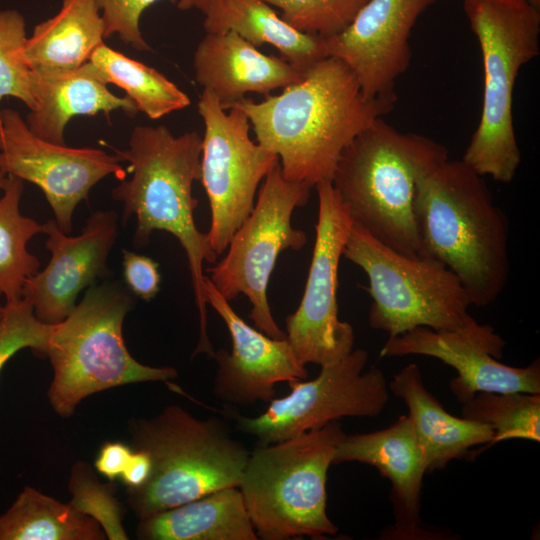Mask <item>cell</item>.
<instances>
[{"instance_id": "obj_5", "label": "cell", "mask_w": 540, "mask_h": 540, "mask_svg": "<svg viewBox=\"0 0 540 540\" xmlns=\"http://www.w3.org/2000/svg\"><path fill=\"white\" fill-rule=\"evenodd\" d=\"M133 448L151 460L148 480L127 490L139 520L215 490L239 486L250 452L224 421L199 419L177 405L129 424Z\"/></svg>"}, {"instance_id": "obj_19", "label": "cell", "mask_w": 540, "mask_h": 540, "mask_svg": "<svg viewBox=\"0 0 540 540\" xmlns=\"http://www.w3.org/2000/svg\"><path fill=\"white\" fill-rule=\"evenodd\" d=\"M359 462L375 467L391 483L396 536H418L421 531V489L427 464L407 415L387 428L345 435L332 465Z\"/></svg>"}, {"instance_id": "obj_20", "label": "cell", "mask_w": 540, "mask_h": 540, "mask_svg": "<svg viewBox=\"0 0 540 540\" xmlns=\"http://www.w3.org/2000/svg\"><path fill=\"white\" fill-rule=\"evenodd\" d=\"M196 82L227 110L247 93L271 91L299 82L305 72L283 58L265 55L234 31L207 33L194 52Z\"/></svg>"}, {"instance_id": "obj_1", "label": "cell", "mask_w": 540, "mask_h": 540, "mask_svg": "<svg viewBox=\"0 0 540 540\" xmlns=\"http://www.w3.org/2000/svg\"><path fill=\"white\" fill-rule=\"evenodd\" d=\"M395 102L366 98L352 71L326 57L280 94L234 105L247 115L257 143L279 158L283 177L313 188L332 181L344 149Z\"/></svg>"}, {"instance_id": "obj_24", "label": "cell", "mask_w": 540, "mask_h": 540, "mask_svg": "<svg viewBox=\"0 0 540 540\" xmlns=\"http://www.w3.org/2000/svg\"><path fill=\"white\" fill-rule=\"evenodd\" d=\"M204 16L205 32L234 31L256 48L271 45L299 71L327 57L325 38L297 30L264 0H219Z\"/></svg>"}, {"instance_id": "obj_35", "label": "cell", "mask_w": 540, "mask_h": 540, "mask_svg": "<svg viewBox=\"0 0 540 540\" xmlns=\"http://www.w3.org/2000/svg\"><path fill=\"white\" fill-rule=\"evenodd\" d=\"M122 256L123 276L131 293L144 301L152 300L160 286L158 263L126 249L122 250Z\"/></svg>"}, {"instance_id": "obj_39", "label": "cell", "mask_w": 540, "mask_h": 540, "mask_svg": "<svg viewBox=\"0 0 540 540\" xmlns=\"http://www.w3.org/2000/svg\"><path fill=\"white\" fill-rule=\"evenodd\" d=\"M7 179V174L0 169V190L3 189Z\"/></svg>"}, {"instance_id": "obj_31", "label": "cell", "mask_w": 540, "mask_h": 540, "mask_svg": "<svg viewBox=\"0 0 540 540\" xmlns=\"http://www.w3.org/2000/svg\"><path fill=\"white\" fill-rule=\"evenodd\" d=\"M299 31L329 38L341 33L369 0H264Z\"/></svg>"}, {"instance_id": "obj_15", "label": "cell", "mask_w": 540, "mask_h": 540, "mask_svg": "<svg viewBox=\"0 0 540 540\" xmlns=\"http://www.w3.org/2000/svg\"><path fill=\"white\" fill-rule=\"evenodd\" d=\"M506 342L488 324L463 331L416 327L388 338L381 357L422 355L436 358L457 372L449 388L460 403L480 392L540 393V361L525 367L499 362Z\"/></svg>"}, {"instance_id": "obj_3", "label": "cell", "mask_w": 540, "mask_h": 540, "mask_svg": "<svg viewBox=\"0 0 540 540\" xmlns=\"http://www.w3.org/2000/svg\"><path fill=\"white\" fill-rule=\"evenodd\" d=\"M120 161L129 163L130 179L112 189L122 203V224L134 215L137 220L133 242L148 244L153 231L175 236L185 250L196 304L200 315V339L196 353L213 352L207 336L206 300L203 292V263H215L207 233L198 230L194 210L193 183L201 179L202 137L196 132L174 136L165 126H136L125 150L113 148Z\"/></svg>"}, {"instance_id": "obj_34", "label": "cell", "mask_w": 540, "mask_h": 540, "mask_svg": "<svg viewBox=\"0 0 540 540\" xmlns=\"http://www.w3.org/2000/svg\"><path fill=\"white\" fill-rule=\"evenodd\" d=\"M105 23V37L117 34L124 44L147 52L152 51L140 30L143 12L161 0H94ZM173 4L177 0H168Z\"/></svg>"}, {"instance_id": "obj_9", "label": "cell", "mask_w": 540, "mask_h": 540, "mask_svg": "<svg viewBox=\"0 0 540 540\" xmlns=\"http://www.w3.org/2000/svg\"><path fill=\"white\" fill-rule=\"evenodd\" d=\"M343 256L367 275L369 326L388 338L416 327L463 331L479 324L468 313L472 303L462 283L437 259L399 253L354 224Z\"/></svg>"}, {"instance_id": "obj_40", "label": "cell", "mask_w": 540, "mask_h": 540, "mask_svg": "<svg viewBox=\"0 0 540 540\" xmlns=\"http://www.w3.org/2000/svg\"><path fill=\"white\" fill-rule=\"evenodd\" d=\"M529 4H531L536 9L540 10V0H526Z\"/></svg>"}, {"instance_id": "obj_22", "label": "cell", "mask_w": 540, "mask_h": 540, "mask_svg": "<svg viewBox=\"0 0 540 540\" xmlns=\"http://www.w3.org/2000/svg\"><path fill=\"white\" fill-rule=\"evenodd\" d=\"M388 388L408 407L407 417L423 450L428 473L466 457L476 446H490L494 437L491 427L448 413L424 385L417 364L403 367Z\"/></svg>"}, {"instance_id": "obj_10", "label": "cell", "mask_w": 540, "mask_h": 540, "mask_svg": "<svg viewBox=\"0 0 540 540\" xmlns=\"http://www.w3.org/2000/svg\"><path fill=\"white\" fill-rule=\"evenodd\" d=\"M312 188L286 180L279 159L258 192L253 210L234 233L224 258L206 268L214 287L228 301L244 294L256 328L274 339L286 338L276 324L267 299L270 276L280 253L300 250L307 242L304 231L291 225L295 208L305 206Z\"/></svg>"}, {"instance_id": "obj_33", "label": "cell", "mask_w": 540, "mask_h": 540, "mask_svg": "<svg viewBox=\"0 0 540 540\" xmlns=\"http://www.w3.org/2000/svg\"><path fill=\"white\" fill-rule=\"evenodd\" d=\"M53 325L38 320L31 304L21 298L5 302L0 322V372L5 363L22 349L45 356Z\"/></svg>"}, {"instance_id": "obj_21", "label": "cell", "mask_w": 540, "mask_h": 540, "mask_svg": "<svg viewBox=\"0 0 540 540\" xmlns=\"http://www.w3.org/2000/svg\"><path fill=\"white\" fill-rule=\"evenodd\" d=\"M30 80L36 104L25 121L34 134L53 143L65 144V128L73 117L109 115L115 110L134 117L139 112L129 97L107 88L90 61L70 71L30 70Z\"/></svg>"}, {"instance_id": "obj_2", "label": "cell", "mask_w": 540, "mask_h": 540, "mask_svg": "<svg viewBox=\"0 0 540 540\" xmlns=\"http://www.w3.org/2000/svg\"><path fill=\"white\" fill-rule=\"evenodd\" d=\"M483 177L447 159L418 179L414 199L420 256L446 265L476 307L501 295L510 271L508 220Z\"/></svg>"}, {"instance_id": "obj_41", "label": "cell", "mask_w": 540, "mask_h": 540, "mask_svg": "<svg viewBox=\"0 0 540 540\" xmlns=\"http://www.w3.org/2000/svg\"><path fill=\"white\" fill-rule=\"evenodd\" d=\"M4 307H5V302L2 303L1 300H0V322H1L3 314H4Z\"/></svg>"}, {"instance_id": "obj_23", "label": "cell", "mask_w": 540, "mask_h": 540, "mask_svg": "<svg viewBox=\"0 0 540 540\" xmlns=\"http://www.w3.org/2000/svg\"><path fill=\"white\" fill-rule=\"evenodd\" d=\"M147 540H257L238 486L225 487L141 519Z\"/></svg>"}, {"instance_id": "obj_7", "label": "cell", "mask_w": 540, "mask_h": 540, "mask_svg": "<svg viewBox=\"0 0 540 540\" xmlns=\"http://www.w3.org/2000/svg\"><path fill=\"white\" fill-rule=\"evenodd\" d=\"M345 435L333 421L250 452L238 487L258 539H323L337 533L327 514L326 482Z\"/></svg>"}, {"instance_id": "obj_13", "label": "cell", "mask_w": 540, "mask_h": 540, "mask_svg": "<svg viewBox=\"0 0 540 540\" xmlns=\"http://www.w3.org/2000/svg\"><path fill=\"white\" fill-rule=\"evenodd\" d=\"M318 219L305 290L285 320L286 339L304 366L333 363L353 350V327L338 317V268L353 221L329 181L315 186Z\"/></svg>"}, {"instance_id": "obj_37", "label": "cell", "mask_w": 540, "mask_h": 540, "mask_svg": "<svg viewBox=\"0 0 540 540\" xmlns=\"http://www.w3.org/2000/svg\"><path fill=\"white\" fill-rule=\"evenodd\" d=\"M150 472L151 460L149 455L141 449L133 448V452L119 478L127 487V490H133L145 484Z\"/></svg>"}, {"instance_id": "obj_32", "label": "cell", "mask_w": 540, "mask_h": 540, "mask_svg": "<svg viewBox=\"0 0 540 540\" xmlns=\"http://www.w3.org/2000/svg\"><path fill=\"white\" fill-rule=\"evenodd\" d=\"M69 491L72 494L70 504L96 520L108 539H128L122 525L123 510L114 497L112 481L100 483L87 463L77 462L71 470Z\"/></svg>"}, {"instance_id": "obj_8", "label": "cell", "mask_w": 540, "mask_h": 540, "mask_svg": "<svg viewBox=\"0 0 540 540\" xmlns=\"http://www.w3.org/2000/svg\"><path fill=\"white\" fill-rule=\"evenodd\" d=\"M132 305L118 282L93 284L72 312L53 325L45 354L53 368L48 397L61 417H70L91 394L178 376L173 367L147 366L130 355L122 326Z\"/></svg>"}, {"instance_id": "obj_28", "label": "cell", "mask_w": 540, "mask_h": 540, "mask_svg": "<svg viewBox=\"0 0 540 540\" xmlns=\"http://www.w3.org/2000/svg\"><path fill=\"white\" fill-rule=\"evenodd\" d=\"M23 189V180L7 175L0 198V296L5 302L21 299L26 281L40 268L27 245L43 233V225L21 213Z\"/></svg>"}, {"instance_id": "obj_30", "label": "cell", "mask_w": 540, "mask_h": 540, "mask_svg": "<svg viewBox=\"0 0 540 540\" xmlns=\"http://www.w3.org/2000/svg\"><path fill=\"white\" fill-rule=\"evenodd\" d=\"M27 38L24 16L14 9L0 10V102L14 97L32 110L36 103L24 57Z\"/></svg>"}, {"instance_id": "obj_18", "label": "cell", "mask_w": 540, "mask_h": 540, "mask_svg": "<svg viewBox=\"0 0 540 540\" xmlns=\"http://www.w3.org/2000/svg\"><path fill=\"white\" fill-rule=\"evenodd\" d=\"M203 292L226 324L232 340V350L214 352L218 369L213 382V394L221 402L251 405L270 402L275 398V385L303 380L308 372L295 357L286 338L274 339L249 326L204 277Z\"/></svg>"}, {"instance_id": "obj_12", "label": "cell", "mask_w": 540, "mask_h": 540, "mask_svg": "<svg viewBox=\"0 0 540 540\" xmlns=\"http://www.w3.org/2000/svg\"><path fill=\"white\" fill-rule=\"evenodd\" d=\"M197 108L204 123L200 181L211 210L207 237L219 256L253 210L257 188L279 158L252 141L250 121L238 106L226 113L203 89Z\"/></svg>"}, {"instance_id": "obj_16", "label": "cell", "mask_w": 540, "mask_h": 540, "mask_svg": "<svg viewBox=\"0 0 540 540\" xmlns=\"http://www.w3.org/2000/svg\"><path fill=\"white\" fill-rule=\"evenodd\" d=\"M436 1L369 0L345 30L324 39L326 56L352 71L366 98L396 101V82L412 58L411 32Z\"/></svg>"}, {"instance_id": "obj_26", "label": "cell", "mask_w": 540, "mask_h": 540, "mask_svg": "<svg viewBox=\"0 0 540 540\" xmlns=\"http://www.w3.org/2000/svg\"><path fill=\"white\" fill-rule=\"evenodd\" d=\"M92 517L35 488L25 487L0 516V540H104Z\"/></svg>"}, {"instance_id": "obj_38", "label": "cell", "mask_w": 540, "mask_h": 540, "mask_svg": "<svg viewBox=\"0 0 540 540\" xmlns=\"http://www.w3.org/2000/svg\"><path fill=\"white\" fill-rule=\"evenodd\" d=\"M219 0H177V7L180 10L197 9L203 14Z\"/></svg>"}, {"instance_id": "obj_14", "label": "cell", "mask_w": 540, "mask_h": 540, "mask_svg": "<svg viewBox=\"0 0 540 540\" xmlns=\"http://www.w3.org/2000/svg\"><path fill=\"white\" fill-rule=\"evenodd\" d=\"M0 169L38 186L57 225L67 234L72 231L76 207L99 181L109 175L121 181L127 175L116 155L42 139L11 108H0Z\"/></svg>"}, {"instance_id": "obj_25", "label": "cell", "mask_w": 540, "mask_h": 540, "mask_svg": "<svg viewBox=\"0 0 540 540\" xmlns=\"http://www.w3.org/2000/svg\"><path fill=\"white\" fill-rule=\"evenodd\" d=\"M104 38L105 23L94 0H63L56 15L34 27L24 57L32 71H70L88 62Z\"/></svg>"}, {"instance_id": "obj_11", "label": "cell", "mask_w": 540, "mask_h": 540, "mask_svg": "<svg viewBox=\"0 0 540 540\" xmlns=\"http://www.w3.org/2000/svg\"><path fill=\"white\" fill-rule=\"evenodd\" d=\"M368 359L366 350L355 349L321 366L316 378L289 382L290 393L271 400L263 413L255 417L236 415L237 429L255 437L259 445H266L343 417H377L388 403L389 388L379 368L364 371Z\"/></svg>"}, {"instance_id": "obj_36", "label": "cell", "mask_w": 540, "mask_h": 540, "mask_svg": "<svg viewBox=\"0 0 540 540\" xmlns=\"http://www.w3.org/2000/svg\"><path fill=\"white\" fill-rule=\"evenodd\" d=\"M133 452L129 445L114 441L104 443L95 459L96 470L109 481L120 477Z\"/></svg>"}, {"instance_id": "obj_27", "label": "cell", "mask_w": 540, "mask_h": 540, "mask_svg": "<svg viewBox=\"0 0 540 540\" xmlns=\"http://www.w3.org/2000/svg\"><path fill=\"white\" fill-rule=\"evenodd\" d=\"M89 61L103 82L123 89L138 111L152 120L182 110L191 104L188 95L164 74L105 43L93 51Z\"/></svg>"}, {"instance_id": "obj_29", "label": "cell", "mask_w": 540, "mask_h": 540, "mask_svg": "<svg viewBox=\"0 0 540 540\" xmlns=\"http://www.w3.org/2000/svg\"><path fill=\"white\" fill-rule=\"evenodd\" d=\"M461 416L491 427L489 447L511 439L540 441V393L480 392L462 403Z\"/></svg>"}, {"instance_id": "obj_17", "label": "cell", "mask_w": 540, "mask_h": 540, "mask_svg": "<svg viewBox=\"0 0 540 540\" xmlns=\"http://www.w3.org/2000/svg\"><path fill=\"white\" fill-rule=\"evenodd\" d=\"M118 218L113 210L95 211L77 236L63 232L55 219L42 224L51 257L44 270L26 281L22 295L38 320L50 325L63 321L74 309L79 293L108 276Z\"/></svg>"}, {"instance_id": "obj_6", "label": "cell", "mask_w": 540, "mask_h": 540, "mask_svg": "<svg viewBox=\"0 0 540 540\" xmlns=\"http://www.w3.org/2000/svg\"><path fill=\"white\" fill-rule=\"evenodd\" d=\"M482 56L479 123L461 158L482 176L510 183L521 152L513 122V93L522 67L539 54L540 10L526 0H463Z\"/></svg>"}, {"instance_id": "obj_4", "label": "cell", "mask_w": 540, "mask_h": 540, "mask_svg": "<svg viewBox=\"0 0 540 540\" xmlns=\"http://www.w3.org/2000/svg\"><path fill=\"white\" fill-rule=\"evenodd\" d=\"M447 159L441 143L379 117L344 149L331 183L354 225L399 253L420 256L416 184Z\"/></svg>"}]
</instances>
